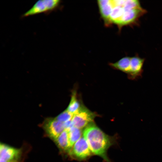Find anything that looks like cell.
<instances>
[{
    "mask_svg": "<svg viewBox=\"0 0 162 162\" xmlns=\"http://www.w3.org/2000/svg\"><path fill=\"white\" fill-rule=\"evenodd\" d=\"M43 127L46 134L54 141L65 129L64 123L56 118H47L45 121Z\"/></svg>",
    "mask_w": 162,
    "mask_h": 162,
    "instance_id": "cell-5",
    "label": "cell"
},
{
    "mask_svg": "<svg viewBox=\"0 0 162 162\" xmlns=\"http://www.w3.org/2000/svg\"><path fill=\"white\" fill-rule=\"evenodd\" d=\"M68 130V136L71 148L81 137L82 132L81 129L74 126L70 128Z\"/></svg>",
    "mask_w": 162,
    "mask_h": 162,
    "instance_id": "cell-12",
    "label": "cell"
},
{
    "mask_svg": "<svg viewBox=\"0 0 162 162\" xmlns=\"http://www.w3.org/2000/svg\"><path fill=\"white\" fill-rule=\"evenodd\" d=\"M131 57H123L114 63L110 64V65L116 69L119 70L129 74L130 69Z\"/></svg>",
    "mask_w": 162,
    "mask_h": 162,
    "instance_id": "cell-10",
    "label": "cell"
},
{
    "mask_svg": "<svg viewBox=\"0 0 162 162\" xmlns=\"http://www.w3.org/2000/svg\"><path fill=\"white\" fill-rule=\"evenodd\" d=\"M73 115L66 110L59 115L56 118L58 120L64 123L71 120Z\"/></svg>",
    "mask_w": 162,
    "mask_h": 162,
    "instance_id": "cell-13",
    "label": "cell"
},
{
    "mask_svg": "<svg viewBox=\"0 0 162 162\" xmlns=\"http://www.w3.org/2000/svg\"><path fill=\"white\" fill-rule=\"evenodd\" d=\"M92 153L84 136H82L73 146L69 154L77 159L82 160L90 156Z\"/></svg>",
    "mask_w": 162,
    "mask_h": 162,
    "instance_id": "cell-6",
    "label": "cell"
},
{
    "mask_svg": "<svg viewBox=\"0 0 162 162\" xmlns=\"http://www.w3.org/2000/svg\"><path fill=\"white\" fill-rule=\"evenodd\" d=\"M54 141L61 150L69 153L71 148L68 130L65 129Z\"/></svg>",
    "mask_w": 162,
    "mask_h": 162,
    "instance_id": "cell-9",
    "label": "cell"
},
{
    "mask_svg": "<svg viewBox=\"0 0 162 162\" xmlns=\"http://www.w3.org/2000/svg\"><path fill=\"white\" fill-rule=\"evenodd\" d=\"M60 1L59 0H40L22 15L27 17L42 13L50 12L59 6Z\"/></svg>",
    "mask_w": 162,
    "mask_h": 162,
    "instance_id": "cell-3",
    "label": "cell"
},
{
    "mask_svg": "<svg viewBox=\"0 0 162 162\" xmlns=\"http://www.w3.org/2000/svg\"><path fill=\"white\" fill-rule=\"evenodd\" d=\"M83 134L92 153L101 157L107 162H110L107 157V151L113 144L112 139L93 122L85 128Z\"/></svg>",
    "mask_w": 162,
    "mask_h": 162,
    "instance_id": "cell-1",
    "label": "cell"
},
{
    "mask_svg": "<svg viewBox=\"0 0 162 162\" xmlns=\"http://www.w3.org/2000/svg\"><path fill=\"white\" fill-rule=\"evenodd\" d=\"M96 115L82 105L79 111L73 115L71 121L74 126L81 129L93 122Z\"/></svg>",
    "mask_w": 162,
    "mask_h": 162,
    "instance_id": "cell-4",
    "label": "cell"
},
{
    "mask_svg": "<svg viewBox=\"0 0 162 162\" xmlns=\"http://www.w3.org/2000/svg\"><path fill=\"white\" fill-rule=\"evenodd\" d=\"M21 149L1 143L0 162H19L22 156Z\"/></svg>",
    "mask_w": 162,
    "mask_h": 162,
    "instance_id": "cell-7",
    "label": "cell"
},
{
    "mask_svg": "<svg viewBox=\"0 0 162 162\" xmlns=\"http://www.w3.org/2000/svg\"><path fill=\"white\" fill-rule=\"evenodd\" d=\"M82 105L77 98L76 91H73L67 110L74 115L79 111Z\"/></svg>",
    "mask_w": 162,
    "mask_h": 162,
    "instance_id": "cell-11",
    "label": "cell"
},
{
    "mask_svg": "<svg viewBox=\"0 0 162 162\" xmlns=\"http://www.w3.org/2000/svg\"><path fill=\"white\" fill-rule=\"evenodd\" d=\"M144 61V58L137 56L131 57L130 71L128 76L129 79L136 80L142 76Z\"/></svg>",
    "mask_w": 162,
    "mask_h": 162,
    "instance_id": "cell-8",
    "label": "cell"
},
{
    "mask_svg": "<svg viewBox=\"0 0 162 162\" xmlns=\"http://www.w3.org/2000/svg\"><path fill=\"white\" fill-rule=\"evenodd\" d=\"M111 9L110 15L105 21L114 23L120 27L124 26L130 10L139 7L137 0H110ZM141 7V6H140Z\"/></svg>",
    "mask_w": 162,
    "mask_h": 162,
    "instance_id": "cell-2",
    "label": "cell"
}]
</instances>
